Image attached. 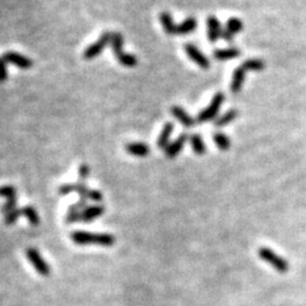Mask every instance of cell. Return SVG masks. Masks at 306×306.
<instances>
[{"mask_svg": "<svg viewBox=\"0 0 306 306\" xmlns=\"http://www.w3.org/2000/svg\"><path fill=\"white\" fill-rule=\"evenodd\" d=\"M72 241L76 242V245H99L105 246V248H110L115 244L116 239L115 236L111 233L106 232H88V231H74L70 235Z\"/></svg>", "mask_w": 306, "mask_h": 306, "instance_id": "obj_1", "label": "cell"}, {"mask_svg": "<svg viewBox=\"0 0 306 306\" xmlns=\"http://www.w3.org/2000/svg\"><path fill=\"white\" fill-rule=\"evenodd\" d=\"M258 255L261 260L269 263V264H271L276 271L280 272V273H286V272H288V269H290L288 261H287L286 259L280 258V255L276 254V253H274L273 250H271V249L260 248L258 250Z\"/></svg>", "mask_w": 306, "mask_h": 306, "instance_id": "obj_2", "label": "cell"}, {"mask_svg": "<svg viewBox=\"0 0 306 306\" xmlns=\"http://www.w3.org/2000/svg\"><path fill=\"white\" fill-rule=\"evenodd\" d=\"M111 35L112 32H103L95 44H91L88 48H86V50L83 51V59L84 60H92L99 55H101L103 50L107 48V45L111 42Z\"/></svg>", "mask_w": 306, "mask_h": 306, "instance_id": "obj_3", "label": "cell"}, {"mask_svg": "<svg viewBox=\"0 0 306 306\" xmlns=\"http://www.w3.org/2000/svg\"><path fill=\"white\" fill-rule=\"evenodd\" d=\"M26 255H27V259L32 264V267L35 268V271L37 272L38 274H41L44 277H48L51 273V268L50 265L48 264V261L45 260L42 258V255L40 254L36 248H28L27 252H26Z\"/></svg>", "mask_w": 306, "mask_h": 306, "instance_id": "obj_4", "label": "cell"}, {"mask_svg": "<svg viewBox=\"0 0 306 306\" xmlns=\"http://www.w3.org/2000/svg\"><path fill=\"white\" fill-rule=\"evenodd\" d=\"M225 101V95L222 92H218L213 96V99L210 101L209 106L205 107L204 110H202L198 115V123H207V121L212 120L217 116L218 111H220V107L222 105V102Z\"/></svg>", "mask_w": 306, "mask_h": 306, "instance_id": "obj_5", "label": "cell"}, {"mask_svg": "<svg viewBox=\"0 0 306 306\" xmlns=\"http://www.w3.org/2000/svg\"><path fill=\"white\" fill-rule=\"evenodd\" d=\"M1 56L6 61V64H12V65L19 68V69H29L33 65L29 57L19 54V52H16V51H6Z\"/></svg>", "mask_w": 306, "mask_h": 306, "instance_id": "obj_6", "label": "cell"}, {"mask_svg": "<svg viewBox=\"0 0 306 306\" xmlns=\"http://www.w3.org/2000/svg\"><path fill=\"white\" fill-rule=\"evenodd\" d=\"M79 194V198L86 199V201H92L95 203H101L103 201V194L100 190L96 189H89L86 182L76 181V191Z\"/></svg>", "mask_w": 306, "mask_h": 306, "instance_id": "obj_7", "label": "cell"}, {"mask_svg": "<svg viewBox=\"0 0 306 306\" xmlns=\"http://www.w3.org/2000/svg\"><path fill=\"white\" fill-rule=\"evenodd\" d=\"M184 49L185 52H186V55L190 57L191 61H194L197 65H199V67L203 68V69H208V68H209V60H208V57L205 56V55H203V52H202L197 46H194L193 44H186L184 46Z\"/></svg>", "mask_w": 306, "mask_h": 306, "instance_id": "obj_8", "label": "cell"}, {"mask_svg": "<svg viewBox=\"0 0 306 306\" xmlns=\"http://www.w3.org/2000/svg\"><path fill=\"white\" fill-rule=\"evenodd\" d=\"M88 207L86 199H82L79 198V201L76 202L74 204H72L69 208H68L67 216H65V222L67 223H74V222H80V216H82V212L86 208Z\"/></svg>", "mask_w": 306, "mask_h": 306, "instance_id": "obj_9", "label": "cell"}, {"mask_svg": "<svg viewBox=\"0 0 306 306\" xmlns=\"http://www.w3.org/2000/svg\"><path fill=\"white\" fill-rule=\"evenodd\" d=\"M105 213V207L102 204H93V205H88L86 209L82 212V216H80V222L88 223L92 222V221L97 220L99 217H101L102 214Z\"/></svg>", "mask_w": 306, "mask_h": 306, "instance_id": "obj_10", "label": "cell"}, {"mask_svg": "<svg viewBox=\"0 0 306 306\" xmlns=\"http://www.w3.org/2000/svg\"><path fill=\"white\" fill-rule=\"evenodd\" d=\"M246 76V69L242 65H240L239 68H236L233 70L232 79H231V84H230V88H231V92L233 95H237V93L241 91L242 84H244V80H245Z\"/></svg>", "mask_w": 306, "mask_h": 306, "instance_id": "obj_11", "label": "cell"}, {"mask_svg": "<svg viewBox=\"0 0 306 306\" xmlns=\"http://www.w3.org/2000/svg\"><path fill=\"white\" fill-rule=\"evenodd\" d=\"M207 26H208V40H209L210 44H214V42H217V40L221 37V35H222V28H221L220 22H218V19H217L216 17L210 16L208 17Z\"/></svg>", "mask_w": 306, "mask_h": 306, "instance_id": "obj_12", "label": "cell"}, {"mask_svg": "<svg viewBox=\"0 0 306 306\" xmlns=\"http://www.w3.org/2000/svg\"><path fill=\"white\" fill-rule=\"evenodd\" d=\"M186 140H188V135H186V134H182V135H180L178 139L174 140L172 143H170L169 146H167V148H166V156H167V158H175L178 153L181 152L182 148H184Z\"/></svg>", "mask_w": 306, "mask_h": 306, "instance_id": "obj_13", "label": "cell"}, {"mask_svg": "<svg viewBox=\"0 0 306 306\" xmlns=\"http://www.w3.org/2000/svg\"><path fill=\"white\" fill-rule=\"evenodd\" d=\"M125 151L135 157H147L150 154V147L140 142H130L125 144Z\"/></svg>", "mask_w": 306, "mask_h": 306, "instance_id": "obj_14", "label": "cell"}, {"mask_svg": "<svg viewBox=\"0 0 306 306\" xmlns=\"http://www.w3.org/2000/svg\"><path fill=\"white\" fill-rule=\"evenodd\" d=\"M171 114H172V116H175V118L180 121V124L184 125L185 128L194 127V124H195L194 119L191 118L190 115L185 111L184 108L180 107V106H172Z\"/></svg>", "mask_w": 306, "mask_h": 306, "instance_id": "obj_15", "label": "cell"}, {"mask_svg": "<svg viewBox=\"0 0 306 306\" xmlns=\"http://www.w3.org/2000/svg\"><path fill=\"white\" fill-rule=\"evenodd\" d=\"M172 133H174V124L172 123H166L163 125L161 133H159L158 139H157V147H158L159 150H166L167 148V146L170 144V137H171Z\"/></svg>", "mask_w": 306, "mask_h": 306, "instance_id": "obj_16", "label": "cell"}, {"mask_svg": "<svg viewBox=\"0 0 306 306\" xmlns=\"http://www.w3.org/2000/svg\"><path fill=\"white\" fill-rule=\"evenodd\" d=\"M159 21L162 25L163 29L167 35H178V26L174 23L171 14L167 12H162L159 14Z\"/></svg>", "mask_w": 306, "mask_h": 306, "instance_id": "obj_17", "label": "cell"}, {"mask_svg": "<svg viewBox=\"0 0 306 306\" xmlns=\"http://www.w3.org/2000/svg\"><path fill=\"white\" fill-rule=\"evenodd\" d=\"M240 50L237 48H230V49H218L213 52V57L216 60H230V59H235L240 56Z\"/></svg>", "mask_w": 306, "mask_h": 306, "instance_id": "obj_18", "label": "cell"}, {"mask_svg": "<svg viewBox=\"0 0 306 306\" xmlns=\"http://www.w3.org/2000/svg\"><path fill=\"white\" fill-rule=\"evenodd\" d=\"M111 49L114 52L115 57L120 56L125 52L124 51V36L121 35L120 32H112L111 35Z\"/></svg>", "mask_w": 306, "mask_h": 306, "instance_id": "obj_19", "label": "cell"}, {"mask_svg": "<svg viewBox=\"0 0 306 306\" xmlns=\"http://www.w3.org/2000/svg\"><path fill=\"white\" fill-rule=\"evenodd\" d=\"M197 26V19L194 17H189V18L184 19V22L178 26V35H189L191 32H194Z\"/></svg>", "mask_w": 306, "mask_h": 306, "instance_id": "obj_20", "label": "cell"}, {"mask_svg": "<svg viewBox=\"0 0 306 306\" xmlns=\"http://www.w3.org/2000/svg\"><path fill=\"white\" fill-rule=\"evenodd\" d=\"M237 116H239V111H237L236 108H231V110H229V111L225 112V114H223L221 118L217 119V120L214 121V125H216V127H218V128L226 127V125H229L230 123H232V121L235 120Z\"/></svg>", "mask_w": 306, "mask_h": 306, "instance_id": "obj_21", "label": "cell"}, {"mask_svg": "<svg viewBox=\"0 0 306 306\" xmlns=\"http://www.w3.org/2000/svg\"><path fill=\"white\" fill-rule=\"evenodd\" d=\"M23 216L28 220V222L31 223L32 226H38L40 225V216H38L37 210L35 209V207L32 205H26L22 208Z\"/></svg>", "mask_w": 306, "mask_h": 306, "instance_id": "obj_22", "label": "cell"}, {"mask_svg": "<svg viewBox=\"0 0 306 306\" xmlns=\"http://www.w3.org/2000/svg\"><path fill=\"white\" fill-rule=\"evenodd\" d=\"M190 144H191V148L197 153L198 156H202L204 154L205 150H207V147L204 144L203 139H202L201 135H198V134H194V135H191L190 137Z\"/></svg>", "mask_w": 306, "mask_h": 306, "instance_id": "obj_23", "label": "cell"}, {"mask_svg": "<svg viewBox=\"0 0 306 306\" xmlns=\"http://www.w3.org/2000/svg\"><path fill=\"white\" fill-rule=\"evenodd\" d=\"M242 67L245 68L246 72L252 70V72H260L265 68V63L261 59H249L241 64Z\"/></svg>", "mask_w": 306, "mask_h": 306, "instance_id": "obj_24", "label": "cell"}, {"mask_svg": "<svg viewBox=\"0 0 306 306\" xmlns=\"http://www.w3.org/2000/svg\"><path fill=\"white\" fill-rule=\"evenodd\" d=\"M213 140L216 146L222 151H227L231 147V140L227 135H225L223 133H216L213 135Z\"/></svg>", "mask_w": 306, "mask_h": 306, "instance_id": "obj_25", "label": "cell"}, {"mask_svg": "<svg viewBox=\"0 0 306 306\" xmlns=\"http://www.w3.org/2000/svg\"><path fill=\"white\" fill-rule=\"evenodd\" d=\"M242 27H244V25H242L241 19L240 18H235V17H232V18H230L229 21H227L226 29L230 32V33H232L233 36H235L236 33L241 32Z\"/></svg>", "mask_w": 306, "mask_h": 306, "instance_id": "obj_26", "label": "cell"}, {"mask_svg": "<svg viewBox=\"0 0 306 306\" xmlns=\"http://www.w3.org/2000/svg\"><path fill=\"white\" fill-rule=\"evenodd\" d=\"M21 216H23L22 208H17V209H14L13 212H10V213L4 216V222H5V225H8V226L14 225Z\"/></svg>", "mask_w": 306, "mask_h": 306, "instance_id": "obj_27", "label": "cell"}, {"mask_svg": "<svg viewBox=\"0 0 306 306\" xmlns=\"http://www.w3.org/2000/svg\"><path fill=\"white\" fill-rule=\"evenodd\" d=\"M73 191H76V182H67V184H63L60 188L57 189V193L61 197H67V195L72 194Z\"/></svg>", "mask_w": 306, "mask_h": 306, "instance_id": "obj_28", "label": "cell"}, {"mask_svg": "<svg viewBox=\"0 0 306 306\" xmlns=\"http://www.w3.org/2000/svg\"><path fill=\"white\" fill-rule=\"evenodd\" d=\"M0 197L6 198V199L17 197L16 186H13V185H4V186H0Z\"/></svg>", "mask_w": 306, "mask_h": 306, "instance_id": "obj_29", "label": "cell"}, {"mask_svg": "<svg viewBox=\"0 0 306 306\" xmlns=\"http://www.w3.org/2000/svg\"><path fill=\"white\" fill-rule=\"evenodd\" d=\"M14 209H17V197H13V198H9V199H6L5 204H4L0 210H1V213L5 216V214L10 213V212H13Z\"/></svg>", "mask_w": 306, "mask_h": 306, "instance_id": "obj_30", "label": "cell"}, {"mask_svg": "<svg viewBox=\"0 0 306 306\" xmlns=\"http://www.w3.org/2000/svg\"><path fill=\"white\" fill-rule=\"evenodd\" d=\"M89 176V166L87 163H80L78 167V181L86 182L87 178Z\"/></svg>", "mask_w": 306, "mask_h": 306, "instance_id": "obj_31", "label": "cell"}, {"mask_svg": "<svg viewBox=\"0 0 306 306\" xmlns=\"http://www.w3.org/2000/svg\"><path fill=\"white\" fill-rule=\"evenodd\" d=\"M8 78V72H6V61L3 56H0V83H4Z\"/></svg>", "mask_w": 306, "mask_h": 306, "instance_id": "obj_32", "label": "cell"}, {"mask_svg": "<svg viewBox=\"0 0 306 306\" xmlns=\"http://www.w3.org/2000/svg\"><path fill=\"white\" fill-rule=\"evenodd\" d=\"M221 37H222L226 42H232L233 40V35L232 33H230L227 29H222V35H221Z\"/></svg>", "mask_w": 306, "mask_h": 306, "instance_id": "obj_33", "label": "cell"}]
</instances>
